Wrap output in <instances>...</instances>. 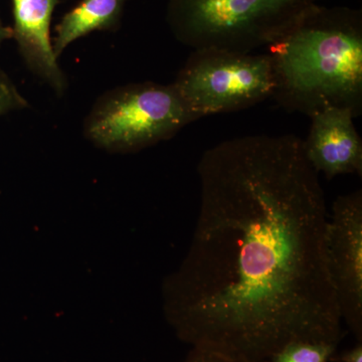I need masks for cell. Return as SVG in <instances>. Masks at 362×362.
<instances>
[{
	"label": "cell",
	"instance_id": "cell-1",
	"mask_svg": "<svg viewBox=\"0 0 362 362\" xmlns=\"http://www.w3.org/2000/svg\"><path fill=\"white\" fill-rule=\"evenodd\" d=\"M201 207L185 259L163 283L182 341L242 362H268L294 341L342 338L326 256L329 211L296 135L218 143L197 165Z\"/></svg>",
	"mask_w": 362,
	"mask_h": 362
},
{
	"label": "cell",
	"instance_id": "cell-2",
	"mask_svg": "<svg viewBox=\"0 0 362 362\" xmlns=\"http://www.w3.org/2000/svg\"><path fill=\"white\" fill-rule=\"evenodd\" d=\"M274 99L308 117L325 109L362 111V14L313 4L284 37L267 47Z\"/></svg>",
	"mask_w": 362,
	"mask_h": 362
},
{
	"label": "cell",
	"instance_id": "cell-3",
	"mask_svg": "<svg viewBox=\"0 0 362 362\" xmlns=\"http://www.w3.org/2000/svg\"><path fill=\"white\" fill-rule=\"evenodd\" d=\"M313 0H169L166 20L192 49L254 52L301 20Z\"/></svg>",
	"mask_w": 362,
	"mask_h": 362
},
{
	"label": "cell",
	"instance_id": "cell-4",
	"mask_svg": "<svg viewBox=\"0 0 362 362\" xmlns=\"http://www.w3.org/2000/svg\"><path fill=\"white\" fill-rule=\"evenodd\" d=\"M194 121L173 84L134 83L98 98L84 135L99 148L130 153L170 139Z\"/></svg>",
	"mask_w": 362,
	"mask_h": 362
},
{
	"label": "cell",
	"instance_id": "cell-5",
	"mask_svg": "<svg viewBox=\"0 0 362 362\" xmlns=\"http://www.w3.org/2000/svg\"><path fill=\"white\" fill-rule=\"evenodd\" d=\"M195 121L255 106L273 96L268 54L194 49L175 83Z\"/></svg>",
	"mask_w": 362,
	"mask_h": 362
},
{
	"label": "cell",
	"instance_id": "cell-6",
	"mask_svg": "<svg viewBox=\"0 0 362 362\" xmlns=\"http://www.w3.org/2000/svg\"><path fill=\"white\" fill-rule=\"evenodd\" d=\"M328 270L342 321L361 341L362 192L333 202L326 235Z\"/></svg>",
	"mask_w": 362,
	"mask_h": 362
},
{
	"label": "cell",
	"instance_id": "cell-7",
	"mask_svg": "<svg viewBox=\"0 0 362 362\" xmlns=\"http://www.w3.org/2000/svg\"><path fill=\"white\" fill-rule=\"evenodd\" d=\"M310 118V131L303 145L314 170L328 180L349 173L361 176L362 141L354 126V112L333 107Z\"/></svg>",
	"mask_w": 362,
	"mask_h": 362
},
{
	"label": "cell",
	"instance_id": "cell-8",
	"mask_svg": "<svg viewBox=\"0 0 362 362\" xmlns=\"http://www.w3.org/2000/svg\"><path fill=\"white\" fill-rule=\"evenodd\" d=\"M13 37L26 66L57 94H64L66 80L54 54L51 23L59 0H11Z\"/></svg>",
	"mask_w": 362,
	"mask_h": 362
},
{
	"label": "cell",
	"instance_id": "cell-9",
	"mask_svg": "<svg viewBox=\"0 0 362 362\" xmlns=\"http://www.w3.org/2000/svg\"><path fill=\"white\" fill-rule=\"evenodd\" d=\"M127 0H81L56 26L52 47L57 58L74 42L96 30H110L120 23Z\"/></svg>",
	"mask_w": 362,
	"mask_h": 362
},
{
	"label": "cell",
	"instance_id": "cell-10",
	"mask_svg": "<svg viewBox=\"0 0 362 362\" xmlns=\"http://www.w3.org/2000/svg\"><path fill=\"white\" fill-rule=\"evenodd\" d=\"M337 345L330 342L294 341L279 350L268 362H329Z\"/></svg>",
	"mask_w": 362,
	"mask_h": 362
},
{
	"label": "cell",
	"instance_id": "cell-11",
	"mask_svg": "<svg viewBox=\"0 0 362 362\" xmlns=\"http://www.w3.org/2000/svg\"><path fill=\"white\" fill-rule=\"evenodd\" d=\"M28 106V101L18 92L16 85L0 70V116L9 112L21 110Z\"/></svg>",
	"mask_w": 362,
	"mask_h": 362
},
{
	"label": "cell",
	"instance_id": "cell-12",
	"mask_svg": "<svg viewBox=\"0 0 362 362\" xmlns=\"http://www.w3.org/2000/svg\"><path fill=\"white\" fill-rule=\"evenodd\" d=\"M185 362H242L233 361V359L226 358V357L216 356V354H209V352L202 351V350L192 349Z\"/></svg>",
	"mask_w": 362,
	"mask_h": 362
},
{
	"label": "cell",
	"instance_id": "cell-13",
	"mask_svg": "<svg viewBox=\"0 0 362 362\" xmlns=\"http://www.w3.org/2000/svg\"><path fill=\"white\" fill-rule=\"evenodd\" d=\"M338 362H362V344L361 341L356 345L354 349L347 350L341 354Z\"/></svg>",
	"mask_w": 362,
	"mask_h": 362
},
{
	"label": "cell",
	"instance_id": "cell-14",
	"mask_svg": "<svg viewBox=\"0 0 362 362\" xmlns=\"http://www.w3.org/2000/svg\"><path fill=\"white\" fill-rule=\"evenodd\" d=\"M9 39H13V30L4 25V21L0 18V47Z\"/></svg>",
	"mask_w": 362,
	"mask_h": 362
}]
</instances>
